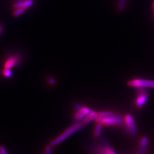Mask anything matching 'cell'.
Instances as JSON below:
<instances>
[{
	"label": "cell",
	"mask_w": 154,
	"mask_h": 154,
	"mask_svg": "<svg viewBox=\"0 0 154 154\" xmlns=\"http://www.w3.org/2000/svg\"><path fill=\"white\" fill-rule=\"evenodd\" d=\"M84 126H85V125L82 121H80L79 122H78L77 123H75V124L72 125L71 126L67 128L66 130H65L57 138L51 140L49 146L51 147H54L55 146L60 144L64 140H65L66 138L70 137L72 134L81 130Z\"/></svg>",
	"instance_id": "6da1fadb"
},
{
	"label": "cell",
	"mask_w": 154,
	"mask_h": 154,
	"mask_svg": "<svg viewBox=\"0 0 154 154\" xmlns=\"http://www.w3.org/2000/svg\"><path fill=\"white\" fill-rule=\"evenodd\" d=\"M94 120L95 122L100 123L105 126H117L124 125V118L114 114L105 117H96Z\"/></svg>",
	"instance_id": "7a4b0ae2"
},
{
	"label": "cell",
	"mask_w": 154,
	"mask_h": 154,
	"mask_svg": "<svg viewBox=\"0 0 154 154\" xmlns=\"http://www.w3.org/2000/svg\"><path fill=\"white\" fill-rule=\"evenodd\" d=\"M90 151L93 154H116L106 142L95 143L90 147Z\"/></svg>",
	"instance_id": "3957f363"
},
{
	"label": "cell",
	"mask_w": 154,
	"mask_h": 154,
	"mask_svg": "<svg viewBox=\"0 0 154 154\" xmlns=\"http://www.w3.org/2000/svg\"><path fill=\"white\" fill-rule=\"evenodd\" d=\"M128 85L130 87L137 88H154V81L142 79H135L130 81L128 82Z\"/></svg>",
	"instance_id": "277c9868"
},
{
	"label": "cell",
	"mask_w": 154,
	"mask_h": 154,
	"mask_svg": "<svg viewBox=\"0 0 154 154\" xmlns=\"http://www.w3.org/2000/svg\"><path fill=\"white\" fill-rule=\"evenodd\" d=\"M124 124L125 130L129 135H135L137 132V127L134 119L130 114H126L124 117Z\"/></svg>",
	"instance_id": "5b68a950"
},
{
	"label": "cell",
	"mask_w": 154,
	"mask_h": 154,
	"mask_svg": "<svg viewBox=\"0 0 154 154\" xmlns=\"http://www.w3.org/2000/svg\"><path fill=\"white\" fill-rule=\"evenodd\" d=\"M138 95L135 99V105L138 108H140L145 105L148 100V94L146 90L143 88H138Z\"/></svg>",
	"instance_id": "8992f818"
},
{
	"label": "cell",
	"mask_w": 154,
	"mask_h": 154,
	"mask_svg": "<svg viewBox=\"0 0 154 154\" xmlns=\"http://www.w3.org/2000/svg\"><path fill=\"white\" fill-rule=\"evenodd\" d=\"M75 107L77 110V112L74 114V120L77 122L82 121L84 118L91 111L90 109L88 107L82 106L81 105H76Z\"/></svg>",
	"instance_id": "52a82bcc"
},
{
	"label": "cell",
	"mask_w": 154,
	"mask_h": 154,
	"mask_svg": "<svg viewBox=\"0 0 154 154\" xmlns=\"http://www.w3.org/2000/svg\"><path fill=\"white\" fill-rule=\"evenodd\" d=\"M19 60L20 57L18 56L15 55L13 57H11L6 61L4 67L5 69H11L12 67L17 66L18 65Z\"/></svg>",
	"instance_id": "ba28073f"
},
{
	"label": "cell",
	"mask_w": 154,
	"mask_h": 154,
	"mask_svg": "<svg viewBox=\"0 0 154 154\" xmlns=\"http://www.w3.org/2000/svg\"><path fill=\"white\" fill-rule=\"evenodd\" d=\"M97 112H95L94 111H91L90 112V113L86 116L84 118V119L81 121L83 123L86 125L88 124V123H90V122L92 121L93 119H95V118L97 116Z\"/></svg>",
	"instance_id": "9c48e42d"
},
{
	"label": "cell",
	"mask_w": 154,
	"mask_h": 154,
	"mask_svg": "<svg viewBox=\"0 0 154 154\" xmlns=\"http://www.w3.org/2000/svg\"><path fill=\"white\" fill-rule=\"evenodd\" d=\"M103 125L99 122H96V125L94 128V136L96 138L99 137L102 134V130Z\"/></svg>",
	"instance_id": "30bf717a"
},
{
	"label": "cell",
	"mask_w": 154,
	"mask_h": 154,
	"mask_svg": "<svg viewBox=\"0 0 154 154\" xmlns=\"http://www.w3.org/2000/svg\"><path fill=\"white\" fill-rule=\"evenodd\" d=\"M33 3H34V0H26L23 2L22 8H24L25 10H26L33 5Z\"/></svg>",
	"instance_id": "8fae6325"
},
{
	"label": "cell",
	"mask_w": 154,
	"mask_h": 154,
	"mask_svg": "<svg viewBox=\"0 0 154 154\" xmlns=\"http://www.w3.org/2000/svg\"><path fill=\"white\" fill-rule=\"evenodd\" d=\"M148 143H149V139L147 137H144L142 138L141 140H140V142H139L140 147H147Z\"/></svg>",
	"instance_id": "7c38bea8"
},
{
	"label": "cell",
	"mask_w": 154,
	"mask_h": 154,
	"mask_svg": "<svg viewBox=\"0 0 154 154\" xmlns=\"http://www.w3.org/2000/svg\"><path fill=\"white\" fill-rule=\"evenodd\" d=\"M114 112L111 111H100L99 112H98L97 114V116L96 117H105L107 116H111L113 114Z\"/></svg>",
	"instance_id": "4fadbf2b"
},
{
	"label": "cell",
	"mask_w": 154,
	"mask_h": 154,
	"mask_svg": "<svg viewBox=\"0 0 154 154\" xmlns=\"http://www.w3.org/2000/svg\"><path fill=\"white\" fill-rule=\"evenodd\" d=\"M25 9L23 8H18V9H16V10L15 11H14L13 16H14V17H16L20 16L21 14H22L25 12Z\"/></svg>",
	"instance_id": "5bb4252c"
},
{
	"label": "cell",
	"mask_w": 154,
	"mask_h": 154,
	"mask_svg": "<svg viewBox=\"0 0 154 154\" xmlns=\"http://www.w3.org/2000/svg\"><path fill=\"white\" fill-rule=\"evenodd\" d=\"M127 0H119L118 3V9L120 11H123L125 8Z\"/></svg>",
	"instance_id": "9a60e30c"
},
{
	"label": "cell",
	"mask_w": 154,
	"mask_h": 154,
	"mask_svg": "<svg viewBox=\"0 0 154 154\" xmlns=\"http://www.w3.org/2000/svg\"><path fill=\"white\" fill-rule=\"evenodd\" d=\"M3 75L6 78H11L13 75V72L10 69H4L2 72Z\"/></svg>",
	"instance_id": "2e32d148"
},
{
	"label": "cell",
	"mask_w": 154,
	"mask_h": 154,
	"mask_svg": "<svg viewBox=\"0 0 154 154\" xmlns=\"http://www.w3.org/2000/svg\"><path fill=\"white\" fill-rule=\"evenodd\" d=\"M44 154H51V147L48 146L45 149Z\"/></svg>",
	"instance_id": "e0dca14e"
},
{
	"label": "cell",
	"mask_w": 154,
	"mask_h": 154,
	"mask_svg": "<svg viewBox=\"0 0 154 154\" xmlns=\"http://www.w3.org/2000/svg\"><path fill=\"white\" fill-rule=\"evenodd\" d=\"M23 2H18L16 3L14 5H13V8H15V9H18V8H22V6H23Z\"/></svg>",
	"instance_id": "ac0fdd59"
},
{
	"label": "cell",
	"mask_w": 154,
	"mask_h": 154,
	"mask_svg": "<svg viewBox=\"0 0 154 154\" xmlns=\"http://www.w3.org/2000/svg\"><path fill=\"white\" fill-rule=\"evenodd\" d=\"M0 154H8L5 147L0 146Z\"/></svg>",
	"instance_id": "d6986e66"
},
{
	"label": "cell",
	"mask_w": 154,
	"mask_h": 154,
	"mask_svg": "<svg viewBox=\"0 0 154 154\" xmlns=\"http://www.w3.org/2000/svg\"><path fill=\"white\" fill-rule=\"evenodd\" d=\"M48 83H49V84L52 85H55V83H56L55 79H54V78H51V77H49V78H48Z\"/></svg>",
	"instance_id": "ffe728a7"
},
{
	"label": "cell",
	"mask_w": 154,
	"mask_h": 154,
	"mask_svg": "<svg viewBox=\"0 0 154 154\" xmlns=\"http://www.w3.org/2000/svg\"><path fill=\"white\" fill-rule=\"evenodd\" d=\"M2 30H3V28H2V26L1 25H0V34L2 33Z\"/></svg>",
	"instance_id": "44dd1931"
},
{
	"label": "cell",
	"mask_w": 154,
	"mask_h": 154,
	"mask_svg": "<svg viewBox=\"0 0 154 154\" xmlns=\"http://www.w3.org/2000/svg\"><path fill=\"white\" fill-rule=\"evenodd\" d=\"M17 1L18 2H22V1H23V0H17Z\"/></svg>",
	"instance_id": "7402d4cb"
},
{
	"label": "cell",
	"mask_w": 154,
	"mask_h": 154,
	"mask_svg": "<svg viewBox=\"0 0 154 154\" xmlns=\"http://www.w3.org/2000/svg\"><path fill=\"white\" fill-rule=\"evenodd\" d=\"M153 11H154V1L153 2Z\"/></svg>",
	"instance_id": "603a6c76"
},
{
	"label": "cell",
	"mask_w": 154,
	"mask_h": 154,
	"mask_svg": "<svg viewBox=\"0 0 154 154\" xmlns=\"http://www.w3.org/2000/svg\"><path fill=\"white\" fill-rule=\"evenodd\" d=\"M0 74H1V72H0Z\"/></svg>",
	"instance_id": "cb8c5ba5"
}]
</instances>
